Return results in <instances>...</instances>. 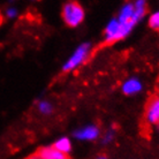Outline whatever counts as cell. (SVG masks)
<instances>
[{
  "label": "cell",
  "mask_w": 159,
  "mask_h": 159,
  "mask_svg": "<svg viewBox=\"0 0 159 159\" xmlns=\"http://www.w3.org/2000/svg\"><path fill=\"white\" fill-rule=\"evenodd\" d=\"M84 9L82 5L77 1H68L64 5L61 16L64 19L66 25L70 28H75L79 24H81L84 20Z\"/></svg>",
  "instance_id": "6da1fadb"
},
{
  "label": "cell",
  "mask_w": 159,
  "mask_h": 159,
  "mask_svg": "<svg viewBox=\"0 0 159 159\" xmlns=\"http://www.w3.org/2000/svg\"><path fill=\"white\" fill-rule=\"evenodd\" d=\"M134 27L135 25L130 23L121 24L118 20H112L105 29L106 37L104 40V45H111V44H114L118 40L125 38Z\"/></svg>",
  "instance_id": "7a4b0ae2"
},
{
  "label": "cell",
  "mask_w": 159,
  "mask_h": 159,
  "mask_svg": "<svg viewBox=\"0 0 159 159\" xmlns=\"http://www.w3.org/2000/svg\"><path fill=\"white\" fill-rule=\"evenodd\" d=\"M89 50H90V44L87 43V44L80 45L79 48H76V51L74 52V54H73V56L69 58V60L65 64L62 70H64V72H69V70H73L74 68H76L77 66H80L84 60L87 59Z\"/></svg>",
  "instance_id": "3957f363"
},
{
  "label": "cell",
  "mask_w": 159,
  "mask_h": 159,
  "mask_svg": "<svg viewBox=\"0 0 159 159\" xmlns=\"http://www.w3.org/2000/svg\"><path fill=\"white\" fill-rule=\"evenodd\" d=\"M145 120L149 125L159 123V95L151 96L145 105Z\"/></svg>",
  "instance_id": "277c9868"
},
{
  "label": "cell",
  "mask_w": 159,
  "mask_h": 159,
  "mask_svg": "<svg viewBox=\"0 0 159 159\" xmlns=\"http://www.w3.org/2000/svg\"><path fill=\"white\" fill-rule=\"evenodd\" d=\"M133 16H134V4L129 2V4H126L122 7L121 12H120V15H119L118 21H119L121 24L130 23V24H133V25H135L137 22L134 20V17H133Z\"/></svg>",
  "instance_id": "5b68a950"
},
{
  "label": "cell",
  "mask_w": 159,
  "mask_h": 159,
  "mask_svg": "<svg viewBox=\"0 0 159 159\" xmlns=\"http://www.w3.org/2000/svg\"><path fill=\"white\" fill-rule=\"evenodd\" d=\"M37 153L40 156L42 159H70L68 155L58 151L53 147L40 148Z\"/></svg>",
  "instance_id": "8992f818"
},
{
  "label": "cell",
  "mask_w": 159,
  "mask_h": 159,
  "mask_svg": "<svg viewBox=\"0 0 159 159\" xmlns=\"http://www.w3.org/2000/svg\"><path fill=\"white\" fill-rule=\"evenodd\" d=\"M98 135H99V129L96 127V126H89V127H85L75 133V136L77 139H88V141L97 139Z\"/></svg>",
  "instance_id": "52a82bcc"
},
{
  "label": "cell",
  "mask_w": 159,
  "mask_h": 159,
  "mask_svg": "<svg viewBox=\"0 0 159 159\" xmlns=\"http://www.w3.org/2000/svg\"><path fill=\"white\" fill-rule=\"evenodd\" d=\"M142 90V84L139 80L136 79H130L128 80L127 82H125V84L122 85V91L125 95L131 96L135 95L137 92H139Z\"/></svg>",
  "instance_id": "ba28073f"
},
{
  "label": "cell",
  "mask_w": 159,
  "mask_h": 159,
  "mask_svg": "<svg viewBox=\"0 0 159 159\" xmlns=\"http://www.w3.org/2000/svg\"><path fill=\"white\" fill-rule=\"evenodd\" d=\"M53 148L57 149L58 151L68 155L69 151L72 150V144H70V141H69L67 137H62V139H60L57 141L56 144L53 145Z\"/></svg>",
  "instance_id": "9c48e42d"
},
{
  "label": "cell",
  "mask_w": 159,
  "mask_h": 159,
  "mask_svg": "<svg viewBox=\"0 0 159 159\" xmlns=\"http://www.w3.org/2000/svg\"><path fill=\"white\" fill-rule=\"evenodd\" d=\"M149 25H150V28L155 29V30H159V12L152 14L149 20Z\"/></svg>",
  "instance_id": "30bf717a"
},
{
  "label": "cell",
  "mask_w": 159,
  "mask_h": 159,
  "mask_svg": "<svg viewBox=\"0 0 159 159\" xmlns=\"http://www.w3.org/2000/svg\"><path fill=\"white\" fill-rule=\"evenodd\" d=\"M38 107H39V111L44 114H48L52 112V106L51 104H48V102H40L38 104Z\"/></svg>",
  "instance_id": "8fae6325"
},
{
  "label": "cell",
  "mask_w": 159,
  "mask_h": 159,
  "mask_svg": "<svg viewBox=\"0 0 159 159\" xmlns=\"http://www.w3.org/2000/svg\"><path fill=\"white\" fill-rule=\"evenodd\" d=\"M7 15L9 16V17H13V16L16 15V11L14 9V8H11V9H8L7 11Z\"/></svg>",
  "instance_id": "7c38bea8"
},
{
  "label": "cell",
  "mask_w": 159,
  "mask_h": 159,
  "mask_svg": "<svg viewBox=\"0 0 159 159\" xmlns=\"http://www.w3.org/2000/svg\"><path fill=\"white\" fill-rule=\"evenodd\" d=\"M27 159H42V158H40V156L38 153H35V155H31L30 157H28Z\"/></svg>",
  "instance_id": "4fadbf2b"
},
{
  "label": "cell",
  "mask_w": 159,
  "mask_h": 159,
  "mask_svg": "<svg viewBox=\"0 0 159 159\" xmlns=\"http://www.w3.org/2000/svg\"><path fill=\"white\" fill-rule=\"evenodd\" d=\"M2 23V15H1V14H0V24Z\"/></svg>",
  "instance_id": "5bb4252c"
},
{
  "label": "cell",
  "mask_w": 159,
  "mask_h": 159,
  "mask_svg": "<svg viewBox=\"0 0 159 159\" xmlns=\"http://www.w3.org/2000/svg\"><path fill=\"white\" fill-rule=\"evenodd\" d=\"M98 159H107L106 157H100V158H98Z\"/></svg>",
  "instance_id": "9a60e30c"
}]
</instances>
